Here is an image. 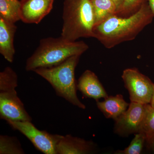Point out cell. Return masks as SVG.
Here are the masks:
<instances>
[{"mask_svg": "<svg viewBox=\"0 0 154 154\" xmlns=\"http://www.w3.org/2000/svg\"><path fill=\"white\" fill-rule=\"evenodd\" d=\"M95 17V26L113 15H118V9L111 0H91ZM94 26V27H95Z\"/></svg>", "mask_w": 154, "mask_h": 154, "instance_id": "5bb4252c", "label": "cell"}, {"mask_svg": "<svg viewBox=\"0 0 154 154\" xmlns=\"http://www.w3.org/2000/svg\"><path fill=\"white\" fill-rule=\"evenodd\" d=\"M8 122L13 129L25 135L39 151L45 154H57V144L63 136L51 134L45 131L39 130L31 121Z\"/></svg>", "mask_w": 154, "mask_h": 154, "instance_id": "5b68a950", "label": "cell"}, {"mask_svg": "<svg viewBox=\"0 0 154 154\" xmlns=\"http://www.w3.org/2000/svg\"><path fill=\"white\" fill-rule=\"evenodd\" d=\"M17 29L15 23L0 17V53L11 63L14 61L15 54L14 38Z\"/></svg>", "mask_w": 154, "mask_h": 154, "instance_id": "7c38bea8", "label": "cell"}, {"mask_svg": "<svg viewBox=\"0 0 154 154\" xmlns=\"http://www.w3.org/2000/svg\"><path fill=\"white\" fill-rule=\"evenodd\" d=\"M98 109L107 119H115L124 113L129 104L124 100L121 94L108 96L102 102L96 101Z\"/></svg>", "mask_w": 154, "mask_h": 154, "instance_id": "4fadbf2b", "label": "cell"}, {"mask_svg": "<svg viewBox=\"0 0 154 154\" xmlns=\"http://www.w3.org/2000/svg\"><path fill=\"white\" fill-rule=\"evenodd\" d=\"M81 55L69 58L61 63L49 68H40L34 71L46 80L52 86L57 95L72 105L85 109V105L77 95L75 70Z\"/></svg>", "mask_w": 154, "mask_h": 154, "instance_id": "277c9868", "label": "cell"}, {"mask_svg": "<svg viewBox=\"0 0 154 154\" xmlns=\"http://www.w3.org/2000/svg\"><path fill=\"white\" fill-rule=\"evenodd\" d=\"M145 135L146 140L154 135V107L150 104L145 105V113L140 131Z\"/></svg>", "mask_w": 154, "mask_h": 154, "instance_id": "ac0fdd59", "label": "cell"}, {"mask_svg": "<svg viewBox=\"0 0 154 154\" xmlns=\"http://www.w3.org/2000/svg\"><path fill=\"white\" fill-rule=\"evenodd\" d=\"M20 1H21V0H20Z\"/></svg>", "mask_w": 154, "mask_h": 154, "instance_id": "d4e9b609", "label": "cell"}, {"mask_svg": "<svg viewBox=\"0 0 154 154\" xmlns=\"http://www.w3.org/2000/svg\"><path fill=\"white\" fill-rule=\"evenodd\" d=\"M146 142L147 143L148 147L154 153V135L150 138L146 140Z\"/></svg>", "mask_w": 154, "mask_h": 154, "instance_id": "44dd1931", "label": "cell"}, {"mask_svg": "<svg viewBox=\"0 0 154 154\" xmlns=\"http://www.w3.org/2000/svg\"><path fill=\"white\" fill-rule=\"evenodd\" d=\"M0 116L7 122L32 121L16 90L0 92Z\"/></svg>", "mask_w": 154, "mask_h": 154, "instance_id": "ba28073f", "label": "cell"}, {"mask_svg": "<svg viewBox=\"0 0 154 154\" xmlns=\"http://www.w3.org/2000/svg\"><path fill=\"white\" fill-rule=\"evenodd\" d=\"M19 140L14 137L0 136V154H24Z\"/></svg>", "mask_w": 154, "mask_h": 154, "instance_id": "2e32d148", "label": "cell"}, {"mask_svg": "<svg viewBox=\"0 0 154 154\" xmlns=\"http://www.w3.org/2000/svg\"><path fill=\"white\" fill-rule=\"evenodd\" d=\"M154 14L144 2L136 12L128 17L113 15L94 27V38L110 49L134 39L152 21Z\"/></svg>", "mask_w": 154, "mask_h": 154, "instance_id": "6da1fadb", "label": "cell"}, {"mask_svg": "<svg viewBox=\"0 0 154 154\" xmlns=\"http://www.w3.org/2000/svg\"><path fill=\"white\" fill-rule=\"evenodd\" d=\"M144 2L145 0H124L118 16L121 17L131 16L136 12Z\"/></svg>", "mask_w": 154, "mask_h": 154, "instance_id": "ffe728a7", "label": "cell"}, {"mask_svg": "<svg viewBox=\"0 0 154 154\" xmlns=\"http://www.w3.org/2000/svg\"><path fill=\"white\" fill-rule=\"evenodd\" d=\"M98 151V146L94 142L70 134L63 136L57 146V154H91Z\"/></svg>", "mask_w": 154, "mask_h": 154, "instance_id": "30bf717a", "label": "cell"}, {"mask_svg": "<svg viewBox=\"0 0 154 154\" xmlns=\"http://www.w3.org/2000/svg\"><path fill=\"white\" fill-rule=\"evenodd\" d=\"M150 104L151 105L152 107H154V91L153 94L151 102Z\"/></svg>", "mask_w": 154, "mask_h": 154, "instance_id": "cb8c5ba5", "label": "cell"}, {"mask_svg": "<svg viewBox=\"0 0 154 154\" xmlns=\"http://www.w3.org/2000/svg\"><path fill=\"white\" fill-rule=\"evenodd\" d=\"M62 37L69 41L94 37L95 17L91 0H64Z\"/></svg>", "mask_w": 154, "mask_h": 154, "instance_id": "3957f363", "label": "cell"}, {"mask_svg": "<svg viewBox=\"0 0 154 154\" xmlns=\"http://www.w3.org/2000/svg\"><path fill=\"white\" fill-rule=\"evenodd\" d=\"M149 5L150 8L151 10L154 14V0H148Z\"/></svg>", "mask_w": 154, "mask_h": 154, "instance_id": "603a6c76", "label": "cell"}, {"mask_svg": "<svg viewBox=\"0 0 154 154\" xmlns=\"http://www.w3.org/2000/svg\"><path fill=\"white\" fill-rule=\"evenodd\" d=\"M21 6L20 0H0V17L15 24L21 20Z\"/></svg>", "mask_w": 154, "mask_h": 154, "instance_id": "9a60e30c", "label": "cell"}, {"mask_svg": "<svg viewBox=\"0 0 154 154\" xmlns=\"http://www.w3.org/2000/svg\"><path fill=\"white\" fill-rule=\"evenodd\" d=\"M145 105L131 102L124 113L114 119L115 133L122 137H127L139 133L144 115Z\"/></svg>", "mask_w": 154, "mask_h": 154, "instance_id": "52a82bcc", "label": "cell"}, {"mask_svg": "<svg viewBox=\"0 0 154 154\" xmlns=\"http://www.w3.org/2000/svg\"><path fill=\"white\" fill-rule=\"evenodd\" d=\"M122 78L129 94L131 102L143 105L150 104L154 91V84L149 78L136 68L125 69Z\"/></svg>", "mask_w": 154, "mask_h": 154, "instance_id": "8992f818", "label": "cell"}, {"mask_svg": "<svg viewBox=\"0 0 154 154\" xmlns=\"http://www.w3.org/2000/svg\"><path fill=\"white\" fill-rule=\"evenodd\" d=\"M88 48L85 42L69 41L61 36L42 38L36 50L26 60L25 70L34 71L40 68L55 66L72 56L82 55Z\"/></svg>", "mask_w": 154, "mask_h": 154, "instance_id": "7a4b0ae2", "label": "cell"}, {"mask_svg": "<svg viewBox=\"0 0 154 154\" xmlns=\"http://www.w3.org/2000/svg\"><path fill=\"white\" fill-rule=\"evenodd\" d=\"M54 1L21 0V20L26 24H38L50 13Z\"/></svg>", "mask_w": 154, "mask_h": 154, "instance_id": "9c48e42d", "label": "cell"}, {"mask_svg": "<svg viewBox=\"0 0 154 154\" xmlns=\"http://www.w3.org/2000/svg\"><path fill=\"white\" fill-rule=\"evenodd\" d=\"M77 88L85 98L99 99L108 97L107 92L95 73L87 70L79 79Z\"/></svg>", "mask_w": 154, "mask_h": 154, "instance_id": "8fae6325", "label": "cell"}, {"mask_svg": "<svg viewBox=\"0 0 154 154\" xmlns=\"http://www.w3.org/2000/svg\"><path fill=\"white\" fill-rule=\"evenodd\" d=\"M146 142V137L142 133L135 134L134 137L127 147L123 150H118L115 154H140L143 150Z\"/></svg>", "mask_w": 154, "mask_h": 154, "instance_id": "d6986e66", "label": "cell"}, {"mask_svg": "<svg viewBox=\"0 0 154 154\" xmlns=\"http://www.w3.org/2000/svg\"><path fill=\"white\" fill-rule=\"evenodd\" d=\"M111 1H113V2L115 3L116 7H117V8L118 9V15L123 5L124 0H111Z\"/></svg>", "mask_w": 154, "mask_h": 154, "instance_id": "7402d4cb", "label": "cell"}, {"mask_svg": "<svg viewBox=\"0 0 154 154\" xmlns=\"http://www.w3.org/2000/svg\"><path fill=\"white\" fill-rule=\"evenodd\" d=\"M18 87V76L16 72L8 66L0 72V92L15 91Z\"/></svg>", "mask_w": 154, "mask_h": 154, "instance_id": "e0dca14e", "label": "cell"}]
</instances>
